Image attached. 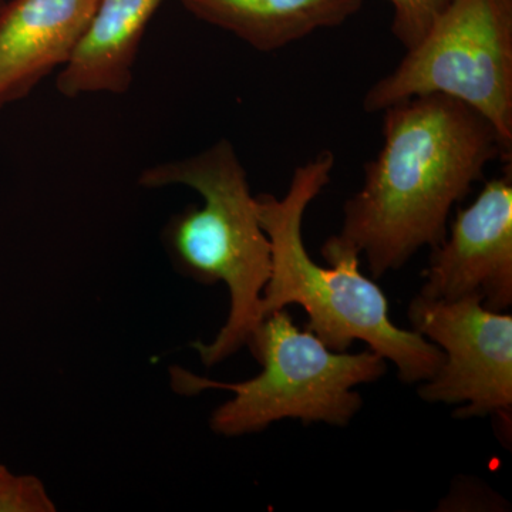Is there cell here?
I'll use <instances>...</instances> for the list:
<instances>
[{"label":"cell","instance_id":"6da1fadb","mask_svg":"<svg viewBox=\"0 0 512 512\" xmlns=\"http://www.w3.org/2000/svg\"><path fill=\"white\" fill-rule=\"evenodd\" d=\"M383 147L346 201L339 244L365 255L375 278L446 238L454 205L487 165L511 161L490 121L453 97L427 94L383 110Z\"/></svg>","mask_w":512,"mask_h":512},{"label":"cell","instance_id":"7a4b0ae2","mask_svg":"<svg viewBox=\"0 0 512 512\" xmlns=\"http://www.w3.org/2000/svg\"><path fill=\"white\" fill-rule=\"evenodd\" d=\"M332 151L299 165L284 197H256L259 221L271 242L272 268L261 301V318L289 305L308 313L306 328L330 350L348 352L355 340L394 363L400 382L423 383L439 372L444 353L413 329L394 325L382 289L360 272V255L329 238L316 264L305 247L302 224L313 200L330 183Z\"/></svg>","mask_w":512,"mask_h":512},{"label":"cell","instance_id":"3957f363","mask_svg":"<svg viewBox=\"0 0 512 512\" xmlns=\"http://www.w3.org/2000/svg\"><path fill=\"white\" fill-rule=\"evenodd\" d=\"M143 188L184 185L202 197L200 207L175 214L164 229L174 268L202 285L224 284L229 292L225 325L210 343H194L211 367L248 348L261 325V301L271 276V242L259 221L256 197L234 144L221 138L207 150L151 165L138 175Z\"/></svg>","mask_w":512,"mask_h":512},{"label":"cell","instance_id":"277c9868","mask_svg":"<svg viewBox=\"0 0 512 512\" xmlns=\"http://www.w3.org/2000/svg\"><path fill=\"white\" fill-rule=\"evenodd\" d=\"M248 349L262 370L244 382H218L171 367L175 393H232V399L211 414L210 427L218 436H247L286 419L349 426L363 406L356 387L377 382L387 370V360L373 350H330L311 330L299 329L286 309L262 320Z\"/></svg>","mask_w":512,"mask_h":512},{"label":"cell","instance_id":"5b68a950","mask_svg":"<svg viewBox=\"0 0 512 512\" xmlns=\"http://www.w3.org/2000/svg\"><path fill=\"white\" fill-rule=\"evenodd\" d=\"M427 94L453 97L512 148V0H453L363 100L367 113Z\"/></svg>","mask_w":512,"mask_h":512},{"label":"cell","instance_id":"8992f818","mask_svg":"<svg viewBox=\"0 0 512 512\" xmlns=\"http://www.w3.org/2000/svg\"><path fill=\"white\" fill-rule=\"evenodd\" d=\"M413 330L439 346L443 365L419 396L458 406V419L512 412V316L484 308L478 298L457 301L416 296L409 306Z\"/></svg>","mask_w":512,"mask_h":512},{"label":"cell","instance_id":"52a82bcc","mask_svg":"<svg viewBox=\"0 0 512 512\" xmlns=\"http://www.w3.org/2000/svg\"><path fill=\"white\" fill-rule=\"evenodd\" d=\"M420 295L437 301L478 298L484 308L512 305V171L493 178L470 207L457 212L433 248Z\"/></svg>","mask_w":512,"mask_h":512},{"label":"cell","instance_id":"ba28073f","mask_svg":"<svg viewBox=\"0 0 512 512\" xmlns=\"http://www.w3.org/2000/svg\"><path fill=\"white\" fill-rule=\"evenodd\" d=\"M99 0H9L0 3V109L25 99L66 66Z\"/></svg>","mask_w":512,"mask_h":512},{"label":"cell","instance_id":"9c48e42d","mask_svg":"<svg viewBox=\"0 0 512 512\" xmlns=\"http://www.w3.org/2000/svg\"><path fill=\"white\" fill-rule=\"evenodd\" d=\"M165 0H99L89 28L56 80L69 99L86 94H124L148 23Z\"/></svg>","mask_w":512,"mask_h":512},{"label":"cell","instance_id":"30bf717a","mask_svg":"<svg viewBox=\"0 0 512 512\" xmlns=\"http://www.w3.org/2000/svg\"><path fill=\"white\" fill-rule=\"evenodd\" d=\"M188 12L259 52H275L319 29L336 28L363 0H180Z\"/></svg>","mask_w":512,"mask_h":512},{"label":"cell","instance_id":"8fae6325","mask_svg":"<svg viewBox=\"0 0 512 512\" xmlns=\"http://www.w3.org/2000/svg\"><path fill=\"white\" fill-rule=\"evenodd\" d=\"M52 495L32 474H18L0 463V512H55Z\"/></svg>","mask_w":512,"mask_h":512},{"label":"cell","instance_id":"7c38bea8","mask_svg":"<svg viewBox=\"0 0 512 512\" xmlns=\"http://www.w3.org/2000/svg\"><path fill=\"white\" fill-rule=\"evenodd\" d=\"M393 5L392 32L406 50L429 33L453 0H389Z\"/></svg>","mask_w":512,"mask_h":512},{"label":"cell","instance_id":"4fadbf2b","mask_svg":"<svg viewBox=\"0 0 512 512\" xmlns=\"http://www.w3.org/2000/svg\"><path fill=\"white\" fill-rule=\"evenodd\" d=\"M0 3H2V0H0Z\"/></svg>","mask_w":512,"mask_h":512}]
</instances>
